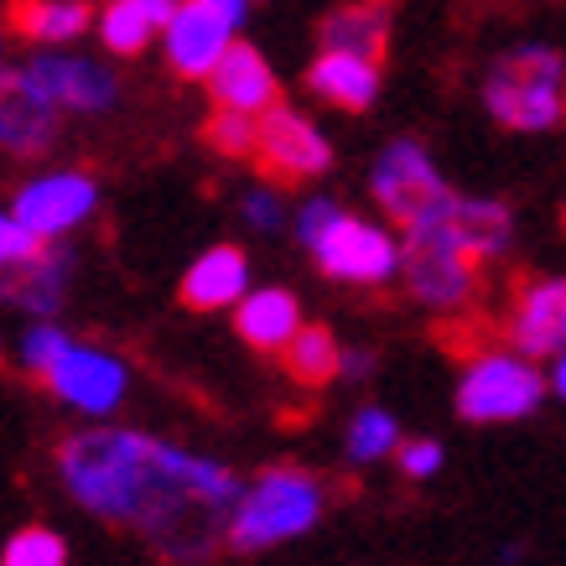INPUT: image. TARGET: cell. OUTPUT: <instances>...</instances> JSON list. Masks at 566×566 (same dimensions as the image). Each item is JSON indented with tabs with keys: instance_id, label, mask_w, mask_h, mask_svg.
I'll return each mask as SVG.
<instances>
[{
	"instance_id": "cell-1",
	"label": "cell",
	"mask_w": 566,
	"mask_h": 566,
	"mask_svg": "<svg viewBox=\"0 0 566 566\" xmlns=\"http://www.w3.org/2000/svg\"><path fill=\"white\" fill-rule=\"evenodd\" d=\"M63 494L84 515L140 535L172 566H208L229 535L240 473L208 452L136 427L88 421L52 452Z\"/></svg>"
},
{
	"instance_id": "cell-2",
	"label": "cell",
	"mask_w": 566,
	"mask_h": 566,
	"mask_svg": "<svg viewBox=\"0 0 566 566\" xmlns=\"http://www.w3.org/2000/svg\"><path fill=\"white\" fill-rule=\"evenodd\" d=\"M327 515V483L307 468H260L255 479H244L234 510H229V535L223 546L255 556V551L292 546L307 531H317V520Z\"/></svg>"
},
{
	"instance_id": "cell-3",
	"label": "cell",
	"mask_w": 566,
	"mask_h": 566,
	"mask_svg": "<svg viewBox=\"0 0 566 566\" xmlns=\"http://www.w3.org/2000/svg\"><path fill=\"white\" fill-rule=\"evenodd\" d=\"M483 109L504 130L535 136L566 120V57L556 48L525 42L499 57L483 78Z\"/></svg>"
},
{
	"instance_id": "cell-4",
	"label": "cell",
	"mask_w": 566,
	"mask_h": 566,
	"mask_svg": "<svg viewBox=\"0 0 566 566\" xmlns=\"http://www.w3.org/2000/svg\"><path fill=\"white\" fill-rule=\"evenodd\" d=\"M546 400V375L520 348H483L458 375V416L473 427H504L525 421Z\"/></svg>"
},
{
	"instance_id": "cell-5",
	"label": "cell",
	"mask_w": 566,
	"mask_h": 566,
	"mask_svg": "<svg viewBox=\"0 0 566 566\" xmlns=\"http://www.w3.org/2000/svg\"><path fill=\"white\" fill-rule=\"evenodd\" d=\"M400 240L406 244H447V250H463L479 265L510 255L515 244V213L499 198H468V192H442L427 213H416L411 223H400Z\"/></svg>"
},
{
	"instance_id": "cell-6",
	"label": "cell",
	"mask_w": 566,
	"mask_h": 566,
	"mask_svg": "<svg viewBox=\"0 0 566 566\" xmlns=\"http://www.w3.org/2000/svg\"><path fill=\"white\" fill-rule=\"evenodd\" d=\"M312 260L317 271L333 275V281H348V286H385L406 271V240L395 234L390 223L379 219H359V213H338L327 223L317 244H312Z\"/></svg>"
},
{
	"instance_id": "cell-7",
	"label": "cell",
	"mask_w": 566,
	"mask_h": 566,
	"mask_svg": "<svg viewBox=\"0 0 566 566\" xmlns=\"http://www.w3.org/2000/svg\"><path fill=\"white\" fill-rule=\"evenodd\" d=\"M11 213L27 223V234L42 244H63L99 213V182L84 167H52L27 177L11 198Z\"/></svg>"
},
{
	"instance_id": "cell-8",
	"label": "cell",
	"mask_w": 566,
	"mask_h": 566,
	"mask_svg": "<svg viewBox=\"0 0 566 566\" xmlns=\"http://www.w3.org/2000/svg\"><path fill=\"white\" fill-rule=\"evenodd\" d=\"M42 385H48L69 411L104 421V416H115L125 400H130V364L99 344H78V338H73V344L52 359Z\"/></svg>"
},
{
	"instance_id": "cell-9",
	"label": "cell",
	"mask_w": 566,
	"mask_h": 566,
	"mask_svg": "<svg viewBox=\"0 0 566 566\" xmlns=\"http://www.w3.org/2000/svg\"><path fill=\"white\" fill-rule=\"evenodd\" d=\"M27 78L42 88V99L63 115H109L120 104V84L99 57L73 48H36L27 63Z\"/></svg>"
},
{
	"instance_id": "cell-10",
	"label": "cell",
	"mask_w": 566,
	"mask_h": 566,
	"mask_svg": "<svg viewBox=\"0 0 566 566\" xmlns=\"http://www.w3.org/2000/svg\"><path fill=\"white\" fill-rule=\"evenodd\" d=\"M447 188V177L437 172V161L421 140H390L369 167V198L375 208H385L390 223H411L416 213H427Z\"/></svg>"
},
{
	"instance_id": "cell-11",
	"label": "cell",
	"mask_w": 566,
	"mask_h": 566,
	"mask_svg": "<svg viewBox=\"0 0 566 566\" xmlns=\"http://www.w3.org/2000/svg\"><path fill=\"white\" fill-rule=\"evenodd\" d=\"M234 21L203 6V0H177L172 21H167V32H161V57H167V69L177 78H188V84H208L213 69H219L229 48H234Z\"/></svg>"
},
{
	"instance_id": "cell-12",
	"label": "cell",
	"mask_w": 566,
	"mask_h": 566,
	"mask_svg": "<svg viewBox=\"0 0 566 566\" xmlns=\"http://www.w3.org/2000/svg\"><path fill=\"white\" fill-rule=\"evenodd\" d=\"M260 167H271L275 177H323L333 167V140L323 136V125L292 109V104H275L260 115Z\"/></svg>"
},
{
	"instance_id": "cell-13",
	"label": "cell",
	"mask_w": 566,
	"mask_h": 566,
	"mask_svg": "<svg viewBox=\"0 0 566 566\" xmlns=\"http://www.w3.org/2000/svg\"><path fill=\"white\" fill-rule=\"evenodd\" d=\"M479 260L463 250H447V244H406V292L421 302L427 312H463L479 296Z\"/></svg>"
},
{
	"instance_id": "cell-14",
	"label": "cell",
	"mask_w": 566,
	"mask_h": 566,
	"mask_svg": "<svg viewBox=\"0 0 566 566\" xmlns=\"http://www.w3.org/2000/svg\"><path fill=\"white\" fill-rule=\"evenodd\" d=\"M63 130V109L42 99V88L27 78V69H0V151L6 156H48Z\"/></svg>"
},
{
	"instance_id": "cell-15",
	"label": "cell",
	"mask_w": 566,
	"mask_h": 566,
	"mask_svg": "<svg viewBox=\"0 0 566 566\" xmlns=\"http://www.w3.org/2000/svg\"><path fill=\"white\" fill-rule=\"evenodd\" d=\"M510 348L531 359H556L566 348V275H535L515 292L504 317Z\"/></svg>"
},
{
	"instance_id": "cell-16",
	"label": "cell",
	"mask_w": 566,
	"mask_h": 566,
	"mask_svg": "<svg viewBox=\"0 0 566 566\" xmlns=\"http://www.w3.org/2000/svg\"><path fill=\"white\" fill-rule=\"evenodd\" d=\"M73 260L63 244H42L36 255L0 265V307H17L21 317H57L69 302Z\"/></svg>"
},
{
	"instance_id": "cell-17",
	"label": "cell",
	"mask_w": 566,
	"mask_h": 566,
	"mask_svg": "<svg viewBox=\"0 0 566 566\" xmlns=\"http://www.w3.org/2000/svg\"><path fill=\"white\" fill-rule=\"evenodd\" d=\"M208 94L219 109H240V115H265L281 104V84H275V69L260 57L250 42H234L229 57H223L213 78H208Z\"/></svg>"
},
{
	"instance_id": "cell-18",
	"label": "cell",
	"mask_w": 566,
	"mask_h": 566,
	"mask_svg": "<svg viewBox=\"0 0 566 566\" xmlns=\"http://www.w3.org/2000/svg\"><path fill=\"white\" fill-rule=\"evenodd\" d=\"M250 296V255L234 244H213L182 275V302L198 312H234Z\"/></svg>"
},
{
	"instance_id": "cell-19",
	"label": "cell",
	"mask_w": 566,
	"mask_h": 566,
	"mask_svg": "<svg viewBox=\"0 0 566 566\" xmlns=\"http://www.w3.org/2000/svg\"><path fill=\"white\" fill-rule=\"evenodd\" d=\"M307 88L333 109H369L379 99V57L323 48L307 69Z\"/></svg>"
},
{
	"instance_id": "cell-20",
	"label": "cell",
	"mask_w": 566,
	"mask_h": 566,
	"mask_svg": "<svg viewBox=\"0 0 566 566\" xmlns=\"http://www.w3.org/2000/svg\"><path fill=\"white\" fill-rule=\"evenodd\" d=\"M172 11H177V0H104L99 11H94V32H99L104 52L136 57L151 42H161Z\"/></svg>"
},
{
	"instance_id": "cell-21",
	"label": "cell",
	"mask_w": 566,
	"mask_h": 566,
	"mask_svg": "<svg viewBox=\"0 0 566 566\" xmlns=\"http://www.w3.org/2000/svg\"><path fill=\"white\" fill-rule=\"evenodd\" d=\"M234 333L260 354H281L302 333V302L286 286H250V296L234 307Z\"/></svg>"
},
{
	"instance_id": "cell-22",
	"label": "cell",
	"mask_w": 566,
	"mask_h": 566,
	"mask_svg": "<svg viewBox=\"0 0 566 566\" xmlns=\"http://www.w3.org/2000/svg\"><path fill=\"white\" fill-rule=\"evenodd\" d=\"M11 27L21 42L69 48L84 32H94V11L88 0H11Z\"/></svg>"
},
{
	"instance_id": "cell-23",
	"label": "cell",
	"mask_w": 566,
	"mask_h": 566,
	"mask_svg": "<svg viewBox=\"0 0 566 566\" xmlns=\"http://www.w3.org/2000/svg\"><path fill=\"white\" fill-rule=\"evenodd\" d=\"M317 42L338 52H369V57H379L385 42H390V6L385 0H348V6L323 17Z\"/></svg>"
},
{
	"instance_id": "cell-24",
	"label": "cell",
	"mask_w": 566,
	"mask_h": 566,
	"mask_svg": "<svg viewBox=\"0 0 566 566\" xmlns=\"http://www.w3.org/2000/svg\"><path fill=\"white\" fill-rule=\"evenodd\" d=\"M400 421H395L385 406H364V411L348 416V431H344V458L354 468H375L385 458L400 452Z\"/></svg>"
},
{
	"instance_id": "cell-25",
	"label": "cell",
	"mask_w": 566,
	"mask_h": 566,
	"mask_svg": "<svg viewBox=\"0 0 566 566\" xmlns=\"http://www.w3.org/2000/svg\"><path fill=\"white\" fill-rule=\"evenodd\" d=\"M281 359H286V375L296 385H327V379H338V359H344V344L317 323H302L292 344L281 348Z\"/></svg>"
},
{
	"instance_id": "cell-26",
	"label": "cell",
	"mask_w": 566,
	"mask_h": 566,
	"mask_svg": "<svg viewBox=\"0 0 566 566\" xmlns=\"http://www.w3.org/2000/svg\"><path fill=\"white\" fill-rule=\"evenodd\" d=\"M73 344V333L57 317H27V327L17 333V364L27 369V375H48L52 359L63 354V348Z\"/></svg>"
},
{
	"instance_id": "cell-27",
	"label": "cell",
	"mask_w": 566,
	"mask_h": 566,
	"mask_svg": "<svg viewBox=\"0 0 566 566\" xmlns=\"http://www.w3.org/2000/svg\"><path fill=\"white\" fill-rule=\"evenodd\" d=\"M0 566H69V541L48 525H21L0 546Z\"/></svg>"
},
{
	"instance_id": "cell-28",
	"label": "cell",
	"mask_w": 566,
	"mask_h": 566,
	"mask_svg": "<svg viewBox=\"0 0 566 566\" xmlns=\"http://www.w3.org/2000/svg\"><path fill=\"white\" fill-rule=\"evenodd\" d=\"M208 146L219 156H244L260 151V115H240V109H213V120H208Z\"/></svg>"
},
{
	"instance_id": "cell-29",
	"label": "cell",
	"mask_w": 566,
	"mask_h": 566,
	"mask_svg": "<svg viewBox=\"0 0 566 566\" xmlns=\"http://www.w3.org/2000/svg\"><path fill=\"white\" fill-rule=\"evenodd\" d=\"M240 223L250 234H260V240L281 234L286 229V198H281V188L275 182H250L240 192Z\"/></svg>"
},
{
	"instance_id": "cell-30",
	"label": "cell",
	"mask_w": 566,
	"mask_h": 566,
	"mask_svg": "<svg viewBox=\"0 0 566 566\" xmlns=\"http://www.w3.org/2000/svg\"><path fill=\"white\" fill-rule=\"evenodd\" d=\"M442 463H447V452H442V442H431V437H406V442H400V452H395V468H400L411 483L437 479V473H442Z\"/></svg>"
},
{
	"instance_id": "cell-31",
	"label": "cell",
	"mask_w": 566,
	"mask_h": 566,
	"mask_svg": "<svg viewBox=\"0 0 566 566\" xmlns=\"http://www.w3.org/2000/svg\"><path fill=\"white\" fill-rule=\"evenodd\" d=\"M36 250H42V240H32L27 223L11 213V203H6L0 208V265H17V260L36 255Z\"/></svg>"
},
{
	"instance_id": "cell-32",
	"label": "cell",
	"mask_w": 566,
	"mask_h": 566,
	"mask_svg": "<svg viewBox=\"0 0 566 566\" xmlns=\"http://www.w3.org/2000/svg\"><path fill=\"white\" fill-rule=\"evenodd\" d=\"M338 213H344V203H333V198H307V203L296 208V219H292L296 240L312 250V244H317V234H323V229L338 219Z\"/></svg>"
},
{
	"instance_id": "cell-33",
	"label": "cell",
	"mask_w": 566,
	"mask_h": 566,
	"mask_svg": "<svg viewBox=\"0 0 566 566\" xmlns=\"http://www.w3.org/2000/svg\"><path fill=\"white\" fill-rule=\"evenodd\" d=\"M369 369H375V354H369V348H344V359H338V379L359 385V379H369Z\"/></svg>"
},
{
	"instance_id": "cell-34",
	"label": "cell",
	"mask_w": 566,
	"mask_h": 566,
	"mask_svg": "<svg viewBox=\"0 0 566 566\" xmlns=\"http://www.w3.org/2000/svg\"><path fill=\"white\" fill-rule=\"evenodd\" d=\"M203 6H213V11H223V17L234 21V27H240L244 17H250V6H255V0H203Z\"/></svg>"
},
{
	"instance_id": "cell-35",
	"label": "cell",
	"mask_w": 566,
	"mask_h": 566,
	"mask_svg": "<svg viewBox=\"0 0 566 566\" xmlns=\"http://www.w3.org/2000/svg\"><path fill=\"white\" fill-rule=\"evenodd\" d=\"M551 390H556V395L566 400V348L556 354V359H551Z\"/></svg>"
}]
</instances>
